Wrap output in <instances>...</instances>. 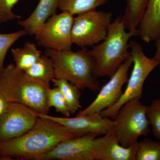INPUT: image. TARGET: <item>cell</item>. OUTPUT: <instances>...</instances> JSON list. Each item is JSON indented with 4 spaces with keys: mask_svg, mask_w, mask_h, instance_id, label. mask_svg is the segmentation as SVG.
I'll use <instances>...</instances> for the list:
<instances>
[{
    "mask_svg": "<svg viewBox=\"0 0 160 160\" xmlns=\"http://www.w3.org/2000/svg\"><path fill=\"white\" fill-rule=\"evenodd\" d=\"M25 30H20L8 33H0V72L4 68L5 58L9 48L20 38L25 36Z\"/></svg>",
    "mask_w": 160,
    "mask_h": 160,
    "instance_id": "603a6c76",
    "label": "cell"
},
{
    "mask_svg": "<svg viewBox=\"0 0 160 160\" xmlns=\"http://www.w3.org/2000/svg\"><path fill=\"white\" fill-rule=\"evenodd\" d=\"M45 54L53 62L56 78L67 80L80 89L99 90L94 59L86 47L75 52L46 49Z\"/></svg>",
    "mask_w": 160,
    "mask_h": 160,
    "instance_id": "277c9868",
    "label": "cell"
},
{
    "mask_svg": "<svg viewBox=\"0 0 160 160\" xmlns=\"http://www.w3.org/2000/svg\"><path fill=\"white\" fill-rule=\"evenodd\" d=\"M147 107L140 99H134L120 108L113 119V129L122 146L129 147L138 143L140 137L149 134L150 123Z\"/></svg>",
    "mask_w": 160,
    "mask_h": 160,
    "instance_id": "8992f818",
    "label": "cell"
},
{
    "mask_svg": "<svg viewBox=\"0 0 160 160\" xmlns=\"http://www.w3.org/2000/svg\"><path fill=\"white\" fill-rule=\"evenodd\" d=\"M74 19L73 15L66 11L49 18L35 36L38 45L58 51L71 50Z\"/></svg>",
    "mask_w": 160,
    "mask_h": 160,
    "instance_id": "ba28073f",
    "label": "cell"
},
{
    "mask_svg": "<svg viewBox=\"0 0 160 160\" xmlns=\"http://www.w3.org/2000/svg\"><path fill=\"white\" fill-rule=\"evenodd\" d=\"M48 104L49 108L54 107L57 112L62 113L66 117H70L71 113L65 98L57 87L47 89Z\"/></svg>",
    "mask_w": 160,
    "mask_h": 160,
    "instance_id": "7402d4cb",
    "label": "cell"
},
{
    "mask_svg": "<svg viewBox=\"0 0 160 160\" xmlns=\"http://www.w3.org/2000/svg\"><path fill=\"white\" fill-rule=\"evenodd\" d=\"M147 115L152 126L153 134L160 139V103L158 99L154 100L150 106H148Z\"/></svg>",
    "mask_w": 160,
    "mask_h": 160,
    "instance_id": "cb8c5ba5",
    "label": "cell"
},
{
    "mask_svg": "<svg viewBox=\"0 0 160 160\" xmlns=\"http://www.w3.org/2000/svg\"><path fill=\"white\" fill-rule=\"evenodd\" d=\"M136 160H160V142L148 138L138 143Z\"/></svg>",
    "mask_w": 160,
    "mask_h": 160,
    "instance_id": "44dd1931",
    "label": "cell"
},
{
    "mask_svg": "<svg viewBox=\"0 0 160 160\" xmlns=\"http://www.w3.org/2000/svg\"><path fill=\"white\" fill-rule=\"evenodd\" d=\"M156 40V51L153 58L160 61V34Z\"/></svg>",
    "mask_w": 160,
    "mask_h": 160,
    "instance_id": "4316f807",
    "label": "cell"
},
{
    "mask_svg": "<svg viewBox=\"0 0 160 160\" xmlns=\"http://www.w3.org/2000/svg\"><path fill=\"white\" fill-rule=\"evenodd\" d=\"M138 143L129 147L122 146L112 129L95 139L96 160H136Z\"/></svg>",
    "mask_w": 160,
    "mask_h": 160,
    "instance_id": "4fadbf2b",
    "label": "cell"
},
{
    "mask_svg": "<svg viewBox=\"0 0 160 160\" xmlns=\"http://www.w3.org/2000/svg\"><path fill=\"white\" fill-rule=\"evenodd\" d=\"M132 63L130 55L112 76L109 82L101 88L94 101L77 115L100 112L115 104L122 94V88L128 82V71Z\"/></svg>",
    "mask_w": 160,
    "mask_h": 160,
    "instance_id": "8fae6325",
    "label": "cell"
},
{
    "mask_svg": "<svg viewBox=\"0 0 160 160\" xmlns=\"http://www.w3.org/2000/svg\"><path fill=\"white\" fill-rule=\"evenodd\" d=\"M52 82L55 87L58 88L62 92L71 114L74 113L81 108L79 88L64 79L55 78Z\"/></svg>",
    "mask_w": 160,
    "mask_h": 160,
    "instance_id": "d6986e66",
    "label": "cell"
},
{
    "mask_svg": "<svg viewBox=\"0 0 160 160\" xmlns=\"http://www.w3.org/2000/svg\"><path fill=\"white\" fill-rule=\"evenodd\" d=\"M133 36V33L126 31L121 18L112 22L105 39L88 50L94 58L95 73L98 78L111 77L130 56L129 41Z\"/></svg>",
    "mask_w": 160,
    "mask_h": 160,
    "instance_id": "3957f363",
    "label": "cell"
},
{
    "mask_svg": "<svg viewBox=\"0 0 160 160\" xmlns=\"http://www.w3.org/2000/svg\"><path fill=\"white\" fill-rule=\"evenodd\" d=\"M59 2V0H40L31 14L26 19L18 21V24L27 34L35 36L46 21L56 14Z\"/></svg>",
    "mask_w": 160,
    "mask_h": 160,
    "instance_id": "5bb4252c",
    "label": "cell"
},
{
    "mask_svg": "<svg viewBox=\"0 0 160 160\" xmlns=\"http://www.w3.org/2000/svg\"><path fill=\"white\" fill-rule=\"evenodd\" d=\"M76 137L59 123L39 117L33 127L25 134L0 143V156L35 160L61 142Z\"/></svg>",
    "mask_w": 160,
    "mask_h": 160,
    "instance_id": "6da1fadb",
    "label": "cell"
},
{
    "mask_svg": "<svg viewBox=\"0 0 160 160\" xmlns=\"http://www.w3.org/2000/svg\"><path fill=\"white\" fill-rule=\"evenodd\" d=\"M96 133L76 137L61 142L35 160H96Z\"/></svg>",
    "mask_w": 160,
    "mask_h": 160,
    "instance_id": "30bf717a",
    "label": "cell"
},
{
    "mask_svg": "<svg viewBox=\"0 0 160 160\" xmlns=\"http://www.w3.org/2000/svg\"><path fill=\"white\" fill-rule=\"evenodd\" d=\"M38 113L28 107L10 103L7 110L0 117V143L19 137L35 125Z\"/></svg>",
    "mask_w": 160,
    "mask_h": 160,
    "instance_id": "9c48e42d",
    "label": "cell"
},
{
    "mask_svg": "<svg viewBox=\"0 0 160 160\" xmlns=\"http://www.w3.org/2000/svg\"><path fill=\"white\" fill-rule=\"evenodd\" d=\"M42 51L39 50L34 43L27 42L22 47L11 49V54L15 66L25 71L34 64L42 56Z\"/></svg>",
    "mask_w": 160,
    "mask_h": 160,
    "instance_id": "ac0fdd59",
    "label": "cell"
},
{
    "mask_svg": "<svg viewBox=\"0 0 160 160\" xmlns=\"http://www.w3.org/2000/svg\"><path fill=\"white\" fill-rule=\"evenodd\" d=\"M158 101L160 103V99H158Z\"/></svg>",
    "mask_w": 160,
    "mask_h": 160,
    "instance_id": "83f0119b",
    "label": "cell"
},
{
    "mask_svg": "<svg viewBox=\"0 0 160 160\" xmlns=\"http://www.w3.org/2000/svg\"><path fill=\"white\" fill-rule=\"evenodd\" d=\"M148 0H127L126 9L121 17L126 30L137 36V29Z\"/></svg>",
    "mask_w": 160,
    "mask_h": 160,
    "instance_id": "e0dca14e",
    "label": "cell"
},
{
    "mask_svg": "<svg viewBox=\"0 0 160 160\" xmlns=\"http://www.w3.org/2000/svg\"><path fill=\"white\" fill-rule=\"evenodd\" d=\"M160 34V0H148L137 29V36L146 43L156 39Z\"/></svg>",
    "mask_w": 160,
    "mask_h": 160,
    "instance_id": "9a60e30c",
    "label": "cell"
},
{
    "mask_svg": "<svg viewBox=\"0 0 160 160\" xmlns=\"http://www.w3.org/2000/svg\"><path fill=\"white\" fill-rule=\"evenodd\" d=\"M40 117L46 118L59 123L77 136L93 133L99 136L106 134L113 129V120L101 116L99 112L75 118L59 117L48 114H38Z\"/></svg>",
    "mask_w": 160,
    "mask_h": 160,
    "instance_id": "7c38bea8",
    "label": "cell"
},
{
    "mask_svg": "<svg viewBox=\"0 0 160 160\" xmlns=\"http://www.w3.org/2000/svg\"><path fill=\"white\" fill-rule=\"evenodd\" d=\"M19 0H0V23L20 19L21 17L15 14L12 9Z\"/></svg>",
    "mask_w": 160,
    "mask_h": 160,
    "instance_id": "d4e9b609",
    "label": "cell"
},
{
    "mask_svg": "<svg viewBox=\"0 0 160 160\" xmlns=\"http://www.w3.org/2000/svg\"><path fill=\"white\" fill-rule=\"evenodd\" d=\"M47 87L27 75L14 64L0 72V91L10 103L28 107L38 114H48Z\"/></svg>",
    "mask_w": 160,
    "mask_h": 160,
    "instance_id": "7a4b0ae2",
    "label": "cell"
},
{
    "mask_svg": "<svg viewBox=\"0 0 160 160\" xmlns=\"http://www.w3.org/2000/svg\"><path fill=\"white\" fill-rule=\"evenodd\" d=\"M112 18L110 12L96 10L78 15L72 29V43L84 48L101 42L107 35Z\"/></svg>",
    "mask_w": 160,
    "mask_h": 160,
    "instance_id": "52a82bcc",
    "label": "cell"
},
{
    "mask_svg": "<svg viewBox=\"0 0 160 160\" xmlns=\"http://www.w3.org/2000/svg\"><path fill=\"white\" fill-rule=\"evenodd\" d=\"M108 0H59L58 9L72 14L78 15L96 10Z\"/></svg>",
    "mask_w": 160,
    "mask_h": 160,
    "instance_id": "ffe728a7",
    "label": "cell"
},
{
    "mask_svg": "<svg viewBox=\"0 0 160 160\" xmlns=\"http://www.w3.org/2000/svg\"><path fill=\"white\" fill-rule=\"evenodd\" d=\"M9 103L0 91V117L7 110Z\"/></svg>",
    "mask_w": 160,
    "mask_h": 160,
    "instance_id": "484cf974",
    "label": "cell"
},
{
    "mask_svg": "<svg viewBox=\"0 0 160 160\" xmlns=\"http://www.w3.org/2000/svg\"><path fill=\"white\" fill-rule=\"evenodd\" d=\"M24 72L29 77L47 87H50V83L55 78L53 62L45 54L41 56L34 64Z\"/></svg>",
    "mask_w": 160,
    "mask_h": 160,
    "instance_id": "2e32d148",
    "label": "cell"
},
{
    "mask_svg": "<svg viewBox=\"0 0 160 160\" xmlns=\"http://www.w3.org/2000/svg\"><path fill=\"white\" fill-rule=\"evenodd\" d=\"M133 68L128 79L126 89L115 104L100 112L103 118L113 120L120 108L127 102L134 99H140L142 95L143 85L146 78L160 64V61L146 56L142 46L135 41L129 42Z\"/></svg>",
    "mask_w": 160,
    "mask_h": 160,
    "instance_id": "5b68a950",
    "label": "cell"
}]
</instances>
